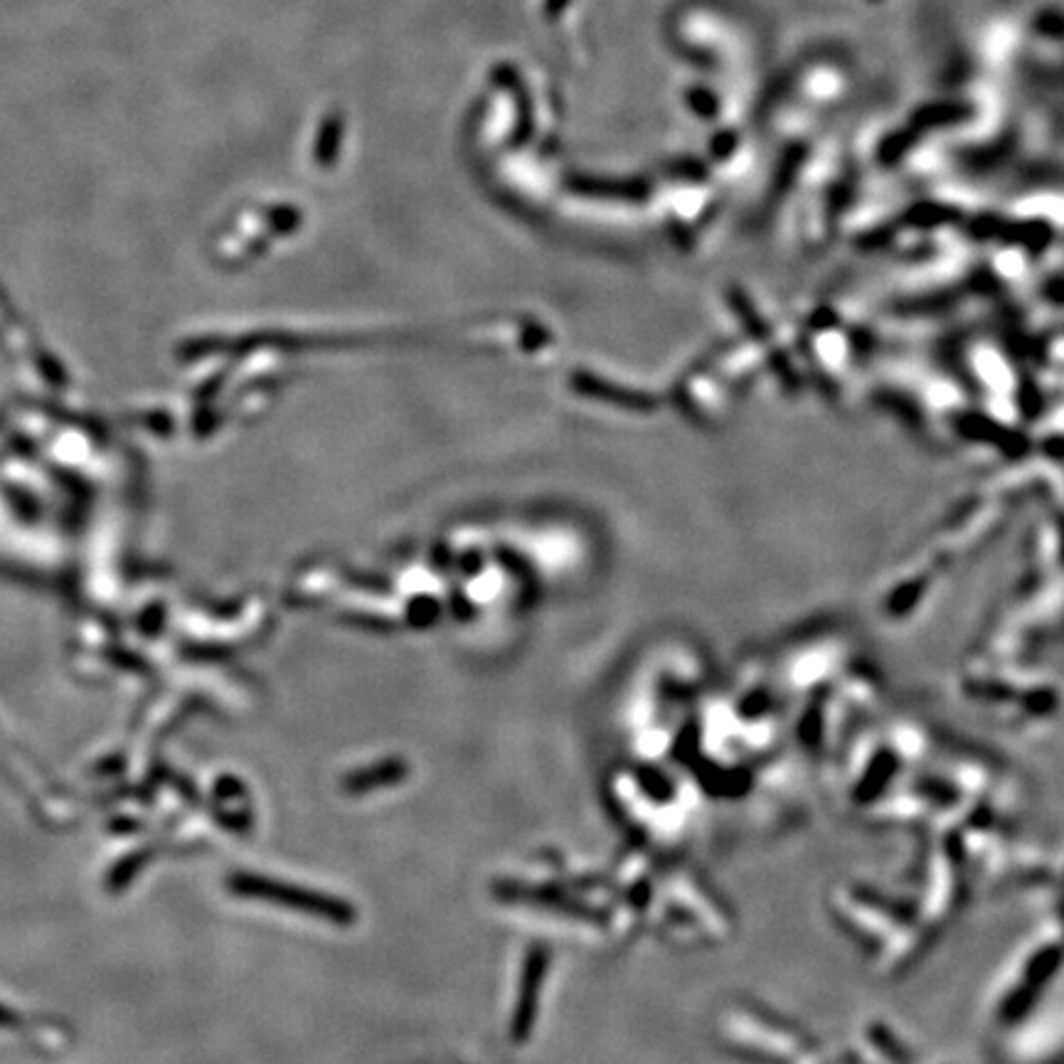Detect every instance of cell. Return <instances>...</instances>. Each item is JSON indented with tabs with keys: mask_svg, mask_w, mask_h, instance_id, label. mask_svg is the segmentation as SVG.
<instances>
[{
	"mask_svg": "<svg viewBox=\"0 0 1064 1064\" xmlns=\"http://www.w3.org/2000/svg\"><path fill=\"white\" fill-rule=\"evenodd\" d=\"M234 890H237L240 894H250V898L264 900V902L286 904L288 910L313 914V916H323V920H333V922H351L353 920V912L345 904H341L338 900H331V898H326V894L296 890V888H291V884H284V882L240 875V878H234Z\"/></svg>",
	"mask_w": 1064,
	"mask_h": 1064,
	"instance_id": "6da1fadb",
	"label": "cell"
},
{
	"mask_svg": "<svg viewBox=\"0 0 1064 1064\" xmlns=\"http://www.w3.org/2000/svg\"><path fill=\"white\" fill-rule=\"evenodd\" d=\"M545 971V959L543 951H535L528 969H525V983H523V999H520V1011L518 1017H515V1027H518V1035L523 1033L525 1023L530 1021V1013H535V1001H537V991H540V979Z\"/></svg>",
	"mask_w": 1064,
	"mask_h": 1064,
	"instance_id": "7a4b0ae2",
	"label": "cell"
},
{
	"mask_svg": "<svg viewBox=\"0 0 1064 1064\" xmlns=\"http://www.w3.org/2000/svg\"><path fill=\"white\" fill-rule=\"evenodd\" d=\"M963 116H969V109L961 107V104H929L920 111V114H916V121L934 126V123L961 121Z\"/></svg>",
	"mask_w": 1064,
	"mask_h": 1064,
	"instance_id": "3957f363",
	"label": "cell"
},
{
	"mask_svg": "<svg viewBox=\"0 0 1064 1064\" xmlns=\"http://www.w3.org/2000/svg\"><path fill=\"white\" fill-rule=\"evenodd\" d=\"M690 99V107L700 111L702 116H708V114H715V109H717V102H715V94L710 92H705V89H692V92L688 94Z\"/></svg>",
	"mask_w": 1064,
	"mask_h": 1064,
	"instance_id": "277c9868",
	"label": "cell"
},
{
	"mask_svg": "<svg viewBox=\"0 0 1064 1064\" xmlns=\"http://www.w3.org/2000/svg\"><path fill=\"white\" fill-rule=\"evenodd\" d=\"M569 3V0H547L545 3V13L547 16H557V13H563V8Z\"/></svg>",
	"mask_w": 1064,
	"mask_h": 1064,
	"instance_id": "5b68a950",
	"label": "cell"
}]
</instances>
